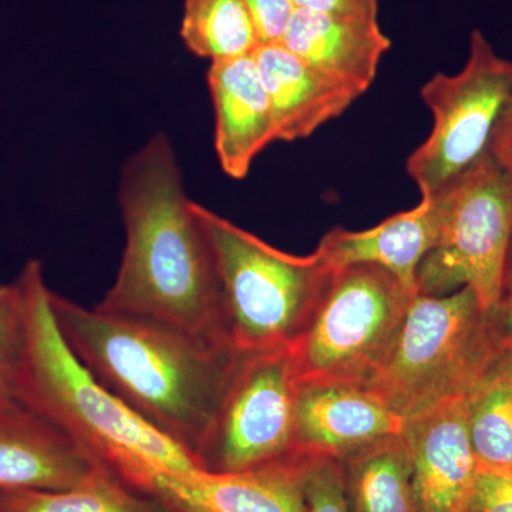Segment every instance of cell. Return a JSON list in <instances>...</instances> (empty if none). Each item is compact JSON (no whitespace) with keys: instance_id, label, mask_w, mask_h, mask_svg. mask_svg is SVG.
<instances>
[{"instance_id":"10","label":"cell","mask_w":512,"mask_h":512,"mask_svg":"<svg viewBox=\"0 0 512 512\" xmlns=\"http://www.w3.org/2000/svg\"><path fill=\"white\" fill-rule=\"evenodd\" d=\"M311 454H292L234 473L133 468L121 476L170 512H308L303 478Z\"/></svg>"},{"instance_id":"1","label":"cell","mask_w":512,"mask_h":512,"mask_svg":"<svg viewBox=\"0 0 512 512\" xmlns=\"http://www.w3.org/2000/svg\"><path fill=\"white\" fill-rule=\"evenodd\" d=\"M119 202L126 245L116 279L96 308L231 345L210 241L164 133L124 164Z\"/></svg>"},{"instance_id":"18","label":"cell","mask_w":512,"mask_h":512,"mask_svg":"<svg viewBox=\"0 0 512 512\" xmlns=\"http://www.w3.org/2000/svg\"><path fill=\"white\" fill-rule=\"evenodd\" d=\"M339 461L350 512H419L402 434L373 441Z\"/></svg>"},{"instance_id":"14","label":"cell","mask_w":512,"mask_h":512,"mask_svg":"<svg viewBox=\"0 0 512 512\" xmlns=\"http://www.w3.org/2000/svg\"><path fill=\"white\" fill-rule=\"evenodd\" d=\"M208 86L218 161L228 177L242 180L255 158L276 141L271 103L254 56L212 62Z\"/></svg>"},{"instance_id":"26","label":"cell","mask_w":512,"mask_h":512,"mask_svg":"<svg viewBox=\"0 0 512 512\" xmlns=\"http://www.w3.org/2000/svg\"><path fill=\"white\" fill-rule=\"evenodd\" d=\"M296 8L340 16V18L377 20L379 0H293Z\"/></svg>"},{"instance_id":"6","label":"cell","mask_w":512,"mask_h":512,"mask_svg":"<svg viewBox=\"0 0 512 512\" xmlns=\"http://www.w3.org/2000/svg\"><path fill=\"white\" fill-rule=\"evenodd\" d=\"M414 295L379 266L335 272L311 323L289 349L296 389H366L389 359Z\"/></svg>"},{"instance_id":"19","label":"cell","mask_w":512,"mask_h":512,"mask_svg":"<svg viewBox=\"0 0 512 512\" xmlns=\"http://www.w3.org/2000/svg\"><path fill=\"white\" fill-rule=\"evenodd\" d=\"M0 512L170 511L99 463L83 481L64 490H0Z\"/></svg>"},{"instance_id":"15","label":"cell","mask_w":512,"mask_h":512,"mask_svg":"<svg viewBox=\"0 0 512 512\" xmlns=\"http://www.w3.org/2000/svg\"><path fill=\"white\" fill-rule=\"evenodd\" d=\"M252 56L271 103L276 141L311 137L363 96L350 84L303 62L281 43L259 45Z\"/></svg>"},{"instance_id":"9","label":"cell","mask_w":512,"mask_h":512,"mask_svg":"<svg viewBox=\"0 0 512 512\" xmlns=\"http://www.w3.org/2000/svg\"><path fill=\"white\" fill-rule=\"evenodd\" d=\"M295 404L288 350L242 355L195 456L198 466L234 473L289 456L295 451Z\"/></svg>"},{"instance_id":"17","label":"cell","mask_w":512,"mask_h":512,"mask_svg":"<svg viewBox=\"0 0 512 512\" xmlns=\"http://www.w3.org/2000/svg\"><path fill=\"white\" fill-rule=\"evenodd\" d=\"M281 45L319 72L365 94L392 42L379 20H360L296 9Z\"/></svg>"},{"instance_id":"11","label":"cell","mask_w":512,"mask_h":512,"mask_svg":"<svg viewBox=\"0 0 512 512\" xmlns=\"http://www.w3.org/2000/svg\"><path fill=\"white\" fill-rule=\"evenodd\" d=\"M419 512H467L477 474L468 430V397L404 420Z\"/></svg>"},{"instance_id":"16","label":"cell","mask_w":512,"mask_h":512,"mask_svg":"<svg viewBox=\"0 0 512 512\" xmlns=\"http://www.w3.org/2000/svg\"><path fill=\"white\" fill-rule=\"evenodd\" d=\"M97 464L25 404L0 410V490H64Z\"/></svg>"},{"instance_id":"22","label":"cell","mask_w":512,"mask_h":512,"mask_svg":"<svg viewBox=\"0 0 512 512\" xmlns=\"http://www.w3.org/2000/svg\"><path fill=\"white\" fill-rule=\"evenodd\" d=\"M25 332V305L18 281L0 285V410L19 403L16 379Z\"/></svg>"},{"instance_id":"8","label":"cell","mask_w":512,"mask_h":512,"mask_svg":"<svg viewBox=\"0 0 512 512\" xmlns=\"http://www.w3.org/2000/svg\"><path fill=\"white\" fill-rule=\"evenodd\" d=\"M433 116L429 137L407 160L421 198L433 197L490 154L498 124L512 101V62L473 30L463 69L437 73L421 87Z\"/></svg>"},{"instance_id":"13","label":"cell","mask_w":512,"mask_h":512,"mask_svg":"<svg viewBox=\"0 0 512 512\" xmlns=\"http://www.w3.org/2000/svg\"><path fill=\"white\" fill-rule=\"evenodd\" d=\"M403 426V417L362 387L296 389L295 451L340 460L366 444L402 433Z\"/></svg>"},{"instance_id":"3","label":"cell","mask_w":512,"mask_h":512,"mask_svg":"<svg viewBox=\"0 0 512 512\" xmlns=\"http://www.w3.org/2000/svg\"><path fill=\"white\" fill-rule=\"evenodd\" d=\"M25 332L16 379L19 402L73 440L116 476L140 466L201 468L190 453L117 399L77 359L57 328L42 262L30 259L18 279Z\"/></svg>"},{"instance_id":"2","label":"cell","mask_w":512,"mask_h":512,"mask_svg":"<svg viewBox=\"0 0 512 512\" xmlns=\"http://www.w3.org/2000/svg\"><path fill=\"white\" fill-rule=\"evenodd\" d=\"M50 302L64 342L101 386L197 461L242 353L53 291Z\"/></svg>"},{"instance_id":"20","label":"cell","mask_w":512,"mask_h":512,"mask_svg":"<svg viewBox=\"0 0 512 512\" xmlns=\"http://www.w3.org/2000/svg\"><path fill=\"white\" fill-rule=\"evenodd\" d=\"M180 35L191 53L211 62L251 56L259 46L244 0H185Z\"/></svg>"},{"instance_id":"28","label":"cell","mask_w":512,"mask_h":512,"mask_svg":"<svg viewBox=\"0 0 512 512\" xmlns=\"http://www.w3.org/2000/svg\"><path fill=\"white\" fill-rule=\"evenodd\" d=\"M501 319H503L505 332L512 346V242L510 252H508L507 265H505L503 289H501L500 299Z\"/></svg>"},{"instance_id":"7","label":"cell","mask_w":512,"mask_h":512,"mask_svg":"<svg viewBox=\"0 0 512 512\" xmlns=\"http://www.w3.org/2000/svg\"><path fill=\"white\" fill-rule=\"evenodd\" d=\"M440 234L417 272L419 293L468 286L481 308L498 312L512 242V177L488 154L439 192Z\"/></svg>"},{"instance_id":"12","label":"cell","mask_w":512,"mask_h":512,"mask_svg":"<svg viewBox=\"0 0 512 512\" xmlns=\"http://www.w3.org/2000/svg\"><path fill=\"white\" fill-rule=\"evenodd\" d=\"M440 224L441 200L436 194L365 231L330 229L315 252L330 271L375 265L392 274L404 288L419 293L417 272L436 245Z\"/></svg>"},{"instance_id":"5","label":"cell","mask_w":512,"mask_h":512,"mask_svg":"<svg viewBox=\"0 0 512 512\" xmlns=\"http://www.w3.org/2000/svg\"><path fill=\"white\" fill-rule=\"evenodd\" d=\"M194 210L214 254L231 345L242 355L289 352L335 272L316 252L288 254L197 202Z\"/></svg>"},{"instance_id":"21","label":"cell","mask_w":512,"mask_h":512,"mask_svg":"<svg viewBox=\"0 0 512 512\" xmlns=\"http://www.w3.org/2000/svg\"><path fill=\"white\" fill-rule=\"evenodd\" d=\"M468 430L478 467L512 470V357L468 397Z\"/></svg>"},{"instance_id":"4","label":"cell","mask_w":512,"mask_h":512,"mask_svg":"<svg viewBox=\"0 0 512 512\" xmlns=\"http://www.w3.org/2000/svg\"><path fill=\"white\" fill-rule=\"evenodd\" d=\"M512 357L500 312L481 308L468 286L416 293L396 345L366 387L404 420L477 392Z\"/></svg>"},{"instance_id":"27","label":"cell","mask_w":512,"mask_h":512,"mask_svg":"<svg viewBox=\"0 0 512 512\" xmlns=\"http://www.w3.org/2000/svg\"><path fill=\"white\" fill-rule=\"evenodd\" d=\"M490 154L512 177V101L495 130Z\"/></svg>"},{"instance_id":"24","label":"cell","mask_w":512,"mask_h":512,"mask_svg":"<svg viewBox=\"0 0 512 512\" xmlns=\"http://www.w3.org/2000/svg\"><path fill=\"white\" fill-rule=\"evenodd\" d=\"M467 512H512V470L478 467Z\"/></svg>"},{"instance_id":"23","label":"cell","mask_w":512,"mask_h":512,"mask_svg":"<svg viewBox=\"0 0 512 512\" xmlns=\"http://www.w3.org/2000/svg\"><path fill=\"white\" fill-rule=\"evenodd\" d=\"M303 490L308 512H350L345 471L338 458L311 454Z\"/></svg>"},{"instance_id":"25","label":"cell","mask_w":512,"mask_h":512,"mask_svg":"<svg viewBox=\"0 0 512 512\" xmlns=\"http://www.w3.org/2000/svg\"><path fill=\"white\" fill-rule=\"evenodd\" d=\"M259 45L281 43L296 12L293 0H244Z\"/></svg>"}]
</instances>
